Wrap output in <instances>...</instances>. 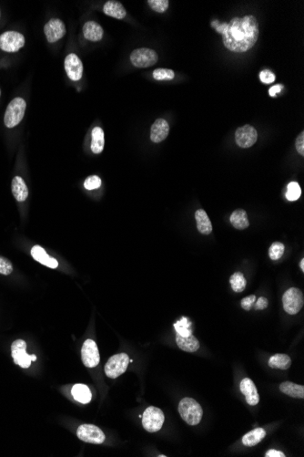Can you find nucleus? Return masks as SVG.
<instances>
[{
  "label": "nucleus",
  "mask_w": 304,
  "mask_h": 457,
  "mask_svg": "<svg viewBox=\"0 0 304 457\" xmlns=\"http://www.w3.org/2000/svg\"><path fill=\"white\" fill-rule=\"evenodd\" d=\"M300 267L301 271H304V260H300Z\"/></svg>",
  "instance_id": "43"
},
{
  "label": "nucleus",
  "mask_w": 304,
  "mask_h": 457,
  "mask_svg": "<svg viewBox=\"0 0 304 457\" xmlns=\"http://www.w3.org/2000/svg\"><path fill=\"white\" fill-rule=\"evenodd\" d=\"M265 456L266 457H285V454H284L283 452H280V451H278V450H270V451H268L266 454H265Z\"/></svg>",
  "instance_id": "41"
},
{
  "label": "nucleus",
  "mask_w": 304,
  "mask_h": 457,
  "mask_svg": "<svg viewBox=\"0 0 304 457\" xmlns=\"http://www.w3.org/2000/svg\"><path fill=\"white\" fill-rule=\"evenodd\" d=\"M26 108L25 100L19 97L12 100L5 112V125L8 128H14L20 124L25 115Z\"/></svg>",
  "instance_id": "3"
},
{
  "label": "nucleus",
  "mask_w": 304,
  "mask_h": 457,
  "mask_svg": "<svg viewBox=\"0 0 304 457\" xmlns=\"http://www.w3.org/2000/svg\"><path fill=\"white\" fill-rule=\"evenodd\" d=\"M195 219L197 222V228L203 235H210L212 232V225L208 214L203 209H199L195 213Z\"/></svg>",
  "instance_id": "22"
},
{
  "label": "nucleus",
  "mask_w": 304,
  "mask_h": 457,
  "mask_svg": "<svg viewBox=\"0 0 304 457\" xmlns=\"http://www.w3.org/2000/svg\"><path fill=\"white\" fill-rule=\"evenodd\" d=\"M301 194V189L298 183L296 182H292L290 183L287 186V193H286V198L289 201H296L300 198Z\"/></svg>",
  "instance_id": "31"
},
{
  "label": "nucleus",
  "mask_w": 304,
  "mask_h": 457,
  "mask_svg": "<svg viewBox=\"0 0 304 457\" xmlns=\"http://www.w3.org/2000/svg\"><path fill=\"white\" fill-rule=\"evenodd\" d=\"M13 271V266L9 260L0 255V274L9 276Z\"/></svg>",
  "instance_id": "36"
},
{
  "label": "nucleus",
  "mask_w": 304,
  "mask_h": 457,
  "mask_svg": "<svg viewBox=\"0 0 304 457\" xmlns=\"http://www.w3.org/2000/svg\"><path fill=\"white\" fill-rule=\"evenodd\" d=\"M279 391L286 395L291 396L292 398H304L303 385L296 384L291 382H285L279 385Z\"/></svg>",
  "instance_id": "23"
},
{
  "label": "nucleus",
  "mask_w": 304,
  "mask_h": 457,
  "mask_svg": "<svg viewBox=\"0 0 304 457\" xmlns=\"http://www.w3.org/2000/svg\"><path fill=\"white\" fill-rule=\"evenodd\" d=\"M25 45V37L17 31H7L0 35V49L15 53Z\"/></svg>",
  "instance_id": "8"
},
{
  "label": "nucleus",
  "mask_w": 304,
  "mask_h": 457,
  "mask_svg": "<svg viewBox=\"0 0 304 457\" xmlns=\"http://www.w3.org/2000/svg\"><path fill=\"white\" fill-rule=\"evenodd\" d=\"M65 70L67 74L73 82H78L82 78L83 64L76 54H69L65 58Z\"/></svg>",
  "instance_id": "14"
},
{
  "label": "nucleus",
  "mask_w": 304,
  "mask_h": 457,
  "mask_svg": "<svg viewBox=\"0 0 304 457\" xmlns=\"http://www.w3.org/2000/svg\"><path fill=\"white\" fill-rule=\"evenodd\" d=\"M105 144L104 132L100 127H95L92 130V141H91V151L95 154H99L102 152Z\"/></svg>",
  "instance_id": "27"
},
{
  "label": "nucleus",
  "mask_w": 304,
  "mask_h": 457,
  "mask_svg": "<svg viewBox=\"0 0 304 457\" xmlns=\"http://www.w3.org/2000/svg\"><path fill=\"white\" fill-rule=\"evenodd\" d=\"M81 359L85 366L94 368L99 365L100 355L99 349L93 340H86L81 349Z\"/></svg>",
  "instance_id": "11"
},
{
  "label": "nucleus",
  "mask_w": 304,
  "mask_h": 457,
  "mask_svg": "<svg viewBox=\"0 0 304 457\" xmlns=\"http://www.w3.org/2000/svg\"><path fill=\"white\" fill-rule=\"evenodd\" d=\"M176 342L179 348L186 352H195L200 349V342L192 334L187 337H183L177 333Z\"/></svg>",
  "instance_id": "20"
},
{
  "label": "nucleus",
  "mask_w": 304,
  "mask_h": 457,
  "mask_svg": "<svg viewBox=\"0 0 304 457\" xmlns=\"http://www.w3.org/2000/svg\"><path fill=\"white\" fill-rule=\"evenodd\" d=\"M265 436H266V431L259 427L252 430L251 432H247L243 437V444L248 447L255 446L259 444Z\"/></svg>",
  "instance_id": "25"
},
{
  "label": "nucleus",
  "mask_w": 304,
  "mask_h": 457,
  "mask_svg": "<svg viewBox=\"0 0 304 457\" xmlns=\"http://www.w3.org/2000/svg\"><path fill=\"white\" fill-rule=\"evenodd\" d=\"M292 365V359L286 354H275L269 360V366L272 369L288 370Z\"/></svg>",
  "instance_id": "28"
},
{
  "label": "nucleus",
  "mask_w": 304,
  "mask_h": 457,
  "mask_svg": "<svg viewBox=\"0 0 304 457\" xmlns=\"http://www.w3.org/2000/svg\"><path fill=\"white\" fill-rule=\"evenodd\" d=\"M129 362L127 353L113 355L105 365V373L111 379H117L126 371Z\"/></svg>",
  "instance_id": "5"
},
{
  "label": "nucleus",
  "mask_w": 304,
  "mask_h": 457,
  "mask_svg": "<svg viewBox=\"0 0 304 457\" xmlns=\"http://www.w3.org/2000/svg\"><path fill=\"white\" fill-rule=\"evenodd\" d=\"M83 34L88 41L96 42L102 39L104 31L99 23L95 21H88L83 27Z\"/></svg>",
  "instance_id": "17"
},
{
  "label": "nucleus",
  "mask_w": 304,
  "mask_h": 457,
  "mask_svg": "<svg viewBox=\"0 0 304 457\" xmlns=\"http://www.w3.org/2000/svg\"><path fill=\"white\" fill-rule=\"evenodd\" d=\"M179 412L181 417L187 424L194 426L201 423L203 415V410L197 401L186 397L180 402Z\"/></svg>",
  "instance_id": "2"
},
{
  "label": "nucleus",
  "mask_w": 304,
  "mask_h": 457,
  "mask_svg": "<svg viewBox=\"0 0 304 457\" xmlns=\"http://www.w3.org/2000/svg\"><path fill=\"white\" fill-rule=\"evenodd\" d=\"M240 390L243 395L245 396L247 404L251 406L259 404V395L255 386L254 383L249 378L243 379L240 383Z\"/></svg>",
  "instance_id": "15"
},
{
  "label": "nucleus",
  "mask_w": 304,
  "mask_h": 457,
  "mask_svg": "<svg viewBox=\"0 0 304 457\" xmlns=\"http://www.w3.org/2000/svg\"><path fill=\"white\" fill-rule=\"evenodd\" d=\"M296 150L300 155H304V132H300L295 142Z\"/></svg>",
  "instance_id": "39"
},
{
  "label": "nucleus",
  "mask_w": 304,
  "mask_h": 457,
  "mask_svg": "<svg viewBox=\"0 0 304 457\" xmlns=\"http://www.w3.org/2000/svg\"><path fill=\"white\" fill-rule=\"evenodd\" d=\"M285 247L280 242L272 244L269 248V255L271 260H278L284 255Z\"/></svg>",
  "instance_id": "32"
},
{
  "label": "nucleus",
  "mask_w": 304,
  "mask_h": 457,
  "mask_svg": "<svg viewBox=\"0 0 304 457\" xmlns=\"http://www.w3.org/2000/svg\"><path fill=\"white\" fill-rule=\"evenodd\" d=\"M258 139V132L251 125H244L237 129L235 132V140L241 148H250Z\"/></svg>",
  "instance_id": "12"
},
{
  "label": "nucleus",
  "mask_w": 304,
  "mask_h": 457,
  "mask_svg": "<svg viewBox=\"0 0 304 457\" xmlns=\"http://www.w3.org/2000/svg\"><path fill=\"white\" fill-rule=\"evenodd\" d=\"M31 255L33 256L34 260L42 264V265H44V266H47V267H49L50 268H58V261L48 255L47 252L45 251V249L43 247H40V246H34L32 247Z\"/></svg>",
  "instance_id": "18"
},
{
  "label": "nucleus",
  "mask_w": 304,
  "mask_h": 457,
  "mask_svg": "<svg viewBox=\"0 0 304 457\" xmlns=\"http://www.w3.org/2000/svg\"><path fill=\"white\" fill-rule=\"evenodd\" d=\"M169 132V124L163 119L156 120V122L152 124L150 129V140L153 143L159 144L168 137Z\"/></svg>",
  "instance_id": "16"
},
{
  "label": "nucleus",
  "mask_w": 304,
  "mask_h": 457,
  "mask_svg": "<svg viewBox=\"0 0 304 457\" xmlns=\"http://www.w3.org/2000/svg\"><path fill=\"white\" fill-rule=\"evenodd\" d=\"M77 435L80 440L90 444L100 445L105 441V434L100 429L93 424H82L77 431Z\"/></svg>",
  "instance_id": "10"
},
{
  "label": "nucleus",
  "mask_w": 304,
  "mask_h": 457,
  "mask_svg": "<svg viewBox=\"0 0 304 457\" xmlns=\"http://www.w3.org/2000/svg\"><path fill=\"white\" fill-rule=\"evenodd\" d=\"M230 220L231 225L238 230H244L250 226L246 211L243 209L234 211L230 215Z\"/></svg>",
  "instance_id": "26"
},
{
  "label": "nucleus",
  "mask_w": 304,
  "mask_h": 457,
  "mask_svg": "<svg viewBox=\"0 0 304 457\" xmlns=\"http://www.w3.org/2000/svg\"><path fill=\"white\" fill-rule=\"evenodd\" d=\"M174 328L177 331V333L183 337H187L192 334V330H191V322L185 317H181L180 321H178L174 324Z\"/></svg>",
  "instance_id": "30"
},
{
  "label": "nucleus",
  "mask_w": 304,
  "mask_h": 457,
  "mask_svg": "<svg viewBox=\"0 0 304 457\" xmlns=\"http://www.w3.org/2000/svg\"><path fill=\"white\" fill-rule=\"evenodd\" d=\"M158 54L155 50L148 48H141L132 51L131 61L137 68H148L156 64L158 62Z\"/></svg>",
  "instance_id": "9"
},
{
  "label": "nucleus",
  "mask_w": 304,
  "mask_h": 457,
  "mask_svg": "<svg viewBox=\"0 0 304 457\" xmlns=\"http://www.w3.org/2000/svg\"><path fill=\"white\" fill-rule=\"evenodd\" d=\"M11 355L15 364L23 369H28L31 365V362L37 361L36 355L27 353V343L23 340H17L11 345Z\"/></svg>",
  "instance_id": "7"
},
{
  "label": "nucleus",
  "mask_w": 304,
  "mask_h": 457,
  "mask_svg": "<svg viewBox=\"0 0 304 457\" xmlns=\"http://www.w3.org/2000/svg\"><path fill=\"white\" fill-rule=\"evenodd\" d=\"M103 11L107 16L117 19H122L127 15L126 9L119 1H107L103 7Z\"/></svg>",
  "instance_id": "21"
},
{
  "label": "nucleus",
  "mask_w": 304,
  "mask_h": 457,
  "mask_svg": "<svg viewBox=\"0 0 304 457\" xmlns=\"http://www.w3.org/2000/svg\"><path fill=\"white\" fill-rule=\"evenodd\" d=\"M101 186V179L97 175H92L86 178L84 183V186L86 190L98 189Z\"/></svg>",
  "instance_id": "35"
},
{
  "label": "nucleus",
  "mask_w": 304,
  "mask_h": 457,
  "mask_svg": "<svg viewBox=\"0 0 304 457\" xmlns=\"http://www.w3.org/2000/svg\"><path fill=\"white\" fill-rule=\"evenodd\" d=\"M283 303L284 310L288 314L295 315L299 313L303 307V294L299 288H289L283 296Z\"/></svg>",
  "instance_id": "6"
},
{
  "label": "nucleus",
  "mask_w": 304,
  "mask_h": 457,
  "mask_svg": "<svg viewBox=\"0 0 304 457\" xmlns=\"http://www.w3.org/2000/svg\"><path fill=\"white\" fill-rule=\"evenodd\" d=\"M222 35L226 49L236 53H243L255 45L259 37V23L253 16L233 17L229 23L213 25Z\"/></svg>",
  "instance_id": "1"
},
{
  "label": "nucleus",
  "mask_w": 304,
  "mask_h": 457,
  "mask_svg": "<svg viewBox=\"0 0 304 457\" xmlns=\"http://www.w3.org/2000/svg\"><path fill=\"white\" fill-rule=\"evenodd\" d=\"M74 399L80 404H89L92 398L91 391L85 384H76L71 390Z\"/></svg>",
  "instance_id": "24"
},
{
  "label": "nucleus",
  "mask_w": 304,
  "mask_h": 457,
  "mask_svg": "<svg viewBox=\"0 0 304 457\" xmlns=\"http://www.w3.org/2000/svg\"><path fill=\"white\" fill-rule=\"evenodd\" d=\"M148 4L154 11L163 13L169 8L168 0H148Z\"/></svg>",
  "instance_id": "34"
},
{
  "label": "nucleus",
  "mask_w": 304,
  "mask_h": 457,
  "mask_svg": "<svg viewBox=\"0 0 304 457\" xmlns=\"http://www.w3.org/2000/svg\"><path fill=\"white\" fill-rule=\"evenodd\" d=\"M142 425L148 432H159L164 424L165 416L160 408L149 406L143 412Z\"/></svg>",
  "instance_id": "4"
},
{
  "label": "nucleus",
  "mask_w": 304,
  "mask_h": 457,
  "mask_svg": "<svg viewBox=\"0 0 304 457\" xmlns=\"http://www.w3.org/2000/svg\"><path fill=\"white\" fill-rule=\"evenodd\" d=\"M230 286L233 289V291L237 293L243 292L246 288L247 281L243 276V273L236 272L233 275H231L230 279Z\"/></svg>",
  "instance_id": "29"
},
{
  "label": "nucleus",
  "mask_w": 304,
  "mask_h": 457,
  "mask_svg": "<svg viewBox=\"0 0 304 457\" xmlns=\"http://www.w3.org/2000/svg\"><path fill=\"white\" fill-rule=\"evenodd\" d=\"M281 90H283V86L275 85V86L271 87V89L269 90V94L271 95V97H275L276 95L281 91Z\"/></svg>",
  "instance_id": "42"
},
{
  "label": "nucleus",
  "mask_w": 304,
  "mask_h": 457,
  "mask_svg": "<svg viewBox=\"0 0 304 457\" xmlns=\"http://www.w3.org/2000/svg\"><path fill=\"white\" fill-rule=\"evenodd\" d=\"M268 304H269V302H268L267 299L264 297V296H260V297H259V300L257 301V302H256L255 309L263 310V309H265L267 308Z\"/></svg>",
  "instance_id": "40"
},
{
  "label": "nucleus",
  "mask_w": 304,
  "mask_h": 457,
  "mask_svg": "<svg viewBox=\"0 0 304 457\" xmlns=\"http://www.w3.org/2000/svg\"><path fill=\"white\" fill-rule=\"evenodd\" d=\"M259 78L264 84H270L275 81V75L271 70H264L259 73Z\"/></svg>",
  "instance_id": "37"
},
{
  "label": "nucleus",
  "mask_w": 304,
  "mask_h": 457,
  "mask_svg": "<svg viewBox=\"0 0 304 457\" xmlns=\"http://www.w3.org/2000/svg\"><path fill=\"white\" fill-rule=\"evenodd\" d=\"M11 189L14 197L18 202H24L29 196L28 186L26 185L23 178H21L20 176H15L13 178Z\"/></svg>",
  "instance_id": "19"
},
{
  "label": "nucleus",
  "mask_w": 304,
  "mask_h": 457,
  "mask_svg": "<svg viewBox=\"0 0 304 457\" xmlns=\"http://www.w3.org/2000/svg\"><path fill=\"white\" fill-rule=\"evenodd\" d=\"M0 96H1V90H0Z\"/></svg>",
  "instance_id": "44"
},
{
  "label": "nucleus",
  "mask_w": 304,
  "mask_h": 457,
  "mask_svg": "<svg viewBox=\"0 0 304 457\" xmlns=\"http://www.w3.org/2000/svg\"><path fill=\"white\" fill-rule=\"evenodd\" d=\"M44 32L48 42L54 43L66 35V27L60 19L52 18L44 27Z\"/></svg>",
  "instance_id": "13"
},
{
  "label": "nucleus",
  "mask_w": 304,
  "mask_h": 457,
  "mask_svg": "<svg viewBox=\"0 0 304 457\" xmlns=\"http://www.w3.org/2000/svg\"><path fill=\"white\" fill-rule=\"evenodd\" d=\"M175 77L172 70L169 69H157L153 71V78L157 81H169Z\"/></svg>",
  "instance_id": "33"
},
{
  "label": "nucleus",
  "mask_w": 304,
  "mask_h": 457,
  "mask_svg": "<svg viewBox=\"0 0 304 457\" xmlns=\"http://www.w3.org/2000/svg\"><path fill=\"white\" fill-rule=\"evenodd\" d=\"M255 301H256V296L255 295H251V296H246V297L243 299L242 301H241V305H242V307H243V309L244 310L249 311L252 308Z\"/></svg>",
  "instance_id": "38"
}]
</instances>
